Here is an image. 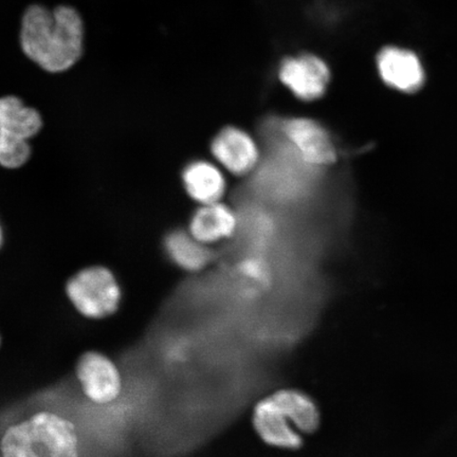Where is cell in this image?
<instances>
[{
    "instance_id": "12",
    "label": "cell",
    "mask_w": 457,
    "mask_h": 457,
    "mask_svg": "<svg viewBox=\"0 0 457 457\" xmlns=\"http://www.w3.org/2000/svg\"><path fill=\"white\" fill-rule=\"evenodd\" d=\"M164 248L171 262L187 271H199L212 259L207 245L200 243L190 232L177 230L169 234Z\"/></svg>"
},
{
    "instance_id": "6",
    "label": "cell",
    "mask_w": 457,
    "mask_h": 457,
    "mask_svg": "<svg viewBox=\"0 0 457 457\" xmlns=\"http://www.w3.org/2000/svg\"><path fill=\"white\" fill-rule=\"evenodd\" d=\"M279 79L296 98L310 102L325 94L330 72L321 59L304 54L286 60L279 68Z\"/></svg>"
},
{
    "instance_id": "11",
    "label": "cell",
    "mask_w": 457,
    "mask_h": 457,
    "mask_svg": "<svg viewBox=\"0 0 457 457\" xmlns=\"http://www.w3.org/2000/svg\"><path fill=\"white\" fill-rule=\"evenodd\" d=\"M186 190L202 204L219 203L226 191L224 175L214 164L198 160L187 165L182 174Z\"/></svg>"
},
{
    "instance_id": "3",
    "label": "cell",
    "mask_w": 457,
    "mask_h": 457,
    "mask_svg": "<svg viewBox=\"0 0 457 457\" xmlns=\"http://www.w3.org/2000/svg\"><path fill=\"white\" fill-rule=\"evenodd\" d=\"M68 299L85 318L100 320L119 310L121 287L113 273L102 266L85 268L68 281Z\"/></svg>"
},
{
    "instance_id": "7",
    "label": "cell",
    "mask_w": 457,
    "mask_h": 457,
    "mask_svg": "<svg viewBox=\"0 0 457 457\" xmlns=\"http://www.w3.org/2000/svg\"><path fill=\"white\" fill-rule=\"evenodd\" d=\"M213 156L230 173H250L259 162V147L247 131L228 127L216 135L211 145Z\"/></svg>"
},
{
    "instance_id": "15",
    "label": "cell",
    "mask_w": 457,
    "mask_h": 457,
    "mask_svg": "<svg viewBox=\"0 0 457 457\" xmlns=\"http://www.w3.org/2000/svg\"><path fill=\"white\" fill-rule=\"evenodd\" d=\"M0 343H2V338H0Z\"/></svg>"
},
{
    "instance_id": "8",
    "label": "cell",
    "mask_w": 457,
    "mask_h": 457,
    "mask_svg": "<svg viewBox=\"0 0 457 457\" xmlns=\"http://www.w3.org/2000/svg\"><path fill=\"white\" fill-rule=\"evenodd\" d=\"M39 447L49 457H79V439L72 422L51 412H39L28 420Z\"/></svg>"
},
{
    "instance_id": "14",
    "label": "cell",
    "mask_w": 457,
    "mask_h": 457,
    "mask_svg": "<svg viewBox=\"0 0 457 457\" xmlns=\"http://www.w3.org/2000/svg\"><path fill=\"white\" fill-rule=\"evenodd\" d=\"M3 228L2 226H0V247H2L3 245Z\"/></svg>"
},
{
    "instance_id": "1",
    "label": "cell",
    "mask_w": 457,
    "mask_h": 457,
    "mask_svg": "<svg viewBox=\"0 0 457 457\" xmlns=\"http://www.w3.org/2000/svg\"><path fill=\"white\" fill-rule=\"evenodd\" d=\"M85 27L82 15L71 5L54 10L31 4L21 19L22 53L43 71L62 73L82 59Z\"/></svg>"
},
{
    "instance_id": "2",
    "label": "cell",
    "mask_w": 457,
    "mask_h": 457,
    "mask_svg": "<svg viewBox=\"0 0 457 457\" xmlns=\"http://www.w3.org/2000/svg\"><path fill=\"white\" fill-rule=\"evenodd\" d=\"M43 127L41 114L20 98H0V167L17 169L31 155L30 140Z\"/></svg>"
},
{
    "instance_id": "10",
    "label": "cell",
    "mask_w": 457,
    "mask_h": 457,
    "mask_svg": "<svg viewBox=\"0 0 457 457\" xmlns=\"http://www.w3.org/2000/svg\"><path fill=\"white\" fill-rule=\"evenodd\" d=\"M237 226L236 214L226 204L219 202L203 204L194 213L188 232L200 243L209 245L231 237Z\"/></svg>"
},
{
    "instance_id": "4",
    "label": "cell",
    "mask_w": 457,
    "mask_h": 457,
    "mask_svg": "<svg viewBox=\"0 0 457 457\" xmlns=\"http://www.w3.org/2000/svg\"><path fill=\"white\" fill-rule=\"evenodd\" d=\"M282 131L296 154L314 168L328 167L337 160L335 143L321 124L307 118H293L284 121Z\"/></svg>"
},
{
    "instance_id": "9",
    "label": "cell",
    "mask_w": 457,
    "mask_h": 457,
    "mask_svg": "<svg viewBox=\"0 0 457 457\" xmlns=\"http://www.w3.org/2000/svg\"><path fill=\"white\" fill-rule=\"evenodd\" d=\"M380 77L391 87L404 93H412L424 82V71L411 51L388 47L381 51L377 59Z\"/></svg>"
},
{
    "instance_id": "5",
    "label": "cell",
    "mask_w": 457,
    "mask_h": 457,
    "mask_svg": "<svg viewBox=\"0 0 457 457\" xmlns=\"http://www.w3.org/2000/svg\"><path fill=\"white\" fill-rule=\"evenodd\" d=\"M77 377L85 395L96 403H110L121 393L122 380L116 364L101 353H85L79 359Z\"/></svg>"
},
{
    "instance_id": "13",
    "label": "cell",
    "mask_w": 457,
    "mask_h": 457,
    "mask_svg": "<svg viewBox=\"0 0 457 457\" xmlns=\"http://www.w3.org/2000/svg\"><path fill=\"white\" fill-rule=\"evenodd\" d=\"M29 421L11 426L0 443L3 457H42Z\"/></svg>"
}]
</instances>
